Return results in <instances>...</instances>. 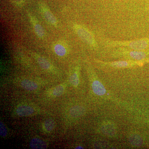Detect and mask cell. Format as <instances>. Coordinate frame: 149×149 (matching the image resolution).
<instances>
[{
  "label": "cell",
  "mask_w": 149,
  "mask_h": 149,
  "mask_svg": "<svg viewBox=\"0 0 149 149\" xmlns=\"http://www.w3.org/2000/svg\"><path fill=\"white\" fill-rule=\"evenodd\" d=\"M13 84L26 91L36 93L42 88L52 84V81L39 77L19 76L12 80Z\"/></svg>",
  "instance_id": "1"
},
{
  "label": "cell",
  "mask_w": 149,
  "mask_h": 149,
  "mask_svg": "<svg viewBox=\"0 0 149 149\" xmlns=\"http://www.w3.org/2000/svg\"><path fill=\"white\" fill-rule=\"evenodd\" d=\"M101 43L106 48H125L137 50H144L149 49V38L124 41L101 38Z\"/></svg>",
  "instance_id": "2"
},
{
  "label": "cell",
  "mask_w": 149,
  "mask_h": 149,
  "mask_svg": "<svg viewBox=\"0 0 149 149\" xmlns=\"http://www.w3.org/2000/svg\"><path fill=\"white\" fill-rule=\"evenodd\" d=\"M12 114L17 117H32L40 115H52L49 111L28 102H22L16 105L14 108Z\"/></svg>",
  "instance_id": "3"
},
{
  "label": "cell",
  "mask_w": 149,
  "mask_h": 149,
  "mask_svg": "<svg viewBox=\"0 0 149 149\" xmlns=\"http://www.w3.org/2000/svg\"><path fill=\"white\" fill-rule=\"evenodd\" d=\"M109 54L113 57H124L133 60L143 61L149 56V49L137 50L125 48L110 49Z\"/></svg>",
  "instance_id": "4"
},
{
  "label": "cell",
  "mask_w": 149,
  "mask_h": 149,
  "mask_svg": "<svg viewBox=\"0 0 149 149\" xmlns=\"http://www.w3.org/2000/svg\"><path fill=\"white\" fill-rule=\"evenodd\" d=\"M30 55L44 71L56 78H62V74L61 71L49 59L35 52H31Z\"/></svg>",
  "instance_id": "5"
},
{
  "label": "cell",
  "mask_w": 149,
  "mask_h": 149,
  "mask_svg": "<svg viewBox=\"0 0 149 149\" xmlns=\"http://www.w3.org/2000/svg\"><path fill=\"white\" fill-rule=\"evenodd\" d=\"M73 29L80 40L92 49L97 50L99 46L95 35L88 27L78 23L73 24Z\"/></svg>",
  "instance_id": "6"
},
{
  "label": "cell",
  "mask_w": 149,
  "mask_h": 149,
  "mask_svg": "<svg viewBox=\"0 0 149 149\" xmlns=\"http://www.w3.org/2000/svg\"><path fill=\"white\" fill-rule=\"evenodd\" d=\"M69 83L67 80L60 84L52 86L45 91V95L48 99H54L63 95Z\"/></svg>",
  "instance_id": "7"
},
{
  "label": "cell",
  "mask_w": 149,
  "mask_h": 149,
  "mask_svg": "<svg viewBox=\"0 0 149 149\" xmlns=\"http://www.w3.org/2000/svg\"><path fill=\"white\" fill-rule=\"evenodd\" d=\"M87 71L91 79L93 92L97 95H103L106 92L105 88L99 80L96 79V74L94 70L91 66H87Z\"/></svg>",
  "instance_id": "8"
},
{
  "label": "cell",
  "mask_w": 149,
  "mask_h": 149,
  "mask_svg": "<svg viewBox=\"0 0 149 149\" xmlns=\"http://www.w3.org/2000/svg\"><path fill=\"white\" fill-rule=\"evenodd\" d=\"M80 68L79 63H75L71 65L69 69L68 80L74 88H77L80 84Z\"/></svg>",
  "instance_id": "9"
},
{
  "label": "cell",
  "mask_w": 149,
  "mask_h": 149,
  "mask_svg": "<svg viewBox=\"0 0 149 149\" xmlns=\"http://www.w3.org/2000/svg\"><path fill=\"white\" fill-rule=\"evenodd\" d=\"M39 7L40 13L46 21L52 26L57 27L58 25L57 19L48 6L42 3L39 4Z\"/></svg>",
  "instance_id": "10"
},
{
  "label": "cell",
  "mask_w": 149,
  "mask_h": 149,
  "mask_svg": "<svg viewBox=\"0 0 149 149\" xmlns=\"http://www.w3.org/2000/svg\"><path fill=\"white\" fill-rule=\"evenodd\" d=\"M27 16L32 24L33 29L37 37L41 39H44L46 37V32L43 26L38 20L36 17L31 13L27 12Z\"/></svg>",
  "instance_id": "11"
},
{
  "label": "cell",
  "mask_w": 149,
  "mask_h": 149,
  "mask_svg": "<svg viewBox=\"0 0 149 149\" xmlns=\"http://www.w3.org/2000/svg\"><path fill=\"white\" fill-rule=\"evenodd\" d=\"M53 49L56 55L61 58L65 57L69 54L68 45L63 41H58L55 43Z\"/></svg>",
  "instance_id": "12"
},
{
  "label": "cell",
  "mask_w": 149,
  "mask_h": 149,
  "mask_svg": "<svg viewBox=\"0 0 149 149\" xmlns=\"http://www.w3.org/2000/svg\"><path fill=\"white\" fill-rule=\"evenodd\" d=\"M85 109L84 107L81 106H74L71 107L67 113L66 118L68 119L77 118L83 116L85 114Z\"/></svg>",
  "instance_id": "13"
},
{
  "label": "cell",
  "mask_w": 149,
  "mask_h": 149,
  "mask_svg": "<svg viewBox=\"0 0 149 149\" xmlns=\"http://www.w3.org/2000/svg\"><path fill=\"white\" fill-rule=\"evenodd\" d=\"M56 123L54 119L52 118H49L42 122L41 125L42 132L45 134L52 133L56 128Z\"/></svg>",
  "instance_id": "14"
},
{
  "label": "cell",
  "mask_w": 149,
  "mask_h": 149,
  "mask_svg": "<svg viewBox=\"0 0 149 149\" xmlns=\"http://www.w3.org/2000/svg\"><path fill=\"white\" fill-rule=\"evenodd\" d=\"M102 64L109 66L113 68H128V67L132 66L134 65H136V62L127 61H118L112 62L105 63L101 62Z\"/></svg>",
  "instance_id": "15"
},
{
  "label": "cell",
  "mask_w": 149,
  "mask_h": 149,
  "mask_svg": "<svg viewBox=\"0 0 149 149\" xmlns=\"http://www.w3.org/2000/svg\"><path fill=\"white\" fill-rule=\"evenodd\" d=\"M29 147L32 149H44L48 148V145L45 140L39 138H35L30 141Z\"/></svg>",
  "instance_id": "16"
},
{
  "label": "cell",
  "mask_w": 149,
  "mask_h": 149,
  "mask_svg": "<svg viewBox=\"0 0 149 149\" xmlns=\"http://www.w3.org/2000/svg\"><path fill=\"white\" fill-rule=\"evenodd\" d=\"M129 141L131 145L134 146H140L143 143L142 138L138 134H133L131 135L129 138Z\"/></svg>",
  "instance_id": "17"
},
{
  "label": "cell",
  "mask_w": 149,
  "mask_h": 149,
  "mask_svg": "<svg viewBox=\"0 0 149 149\" xmlns=\"http://www.w3.org/2000/svg\"><path fill=\"white\" fill-rule=\"evenodd\" d=\"M104 133L108 135H111L115 133V128L111 124H105L103 127Z\"/></svg>",
  "instance_id": "18"
},
{
  "label": "cell",
  "mask_w": 149,
  "mask_h": 149,
  "mask_svg": "<svg viewBox=\"0 0 149 149\" xmlns=\"http://www.w3.org/2000/svg\"><path fill=\"white\" fill-rule=\"evenodd\" d=\"M0 135L3 138H5L8 135V130L4 123L1 121L0 122Z\"/></svg>",
  "instance_id": "19"
},
{
  "label": "cell",
  "mask_w": 149,
  "mask_h": 149,
  "mask_svg": "<svg viewBox=\"0 0 149 149\" xmlns=\"http://www.w3.org/2000/svg\"><path fill=\"white\" fill-rule=\"evenodd\" d=\"M12 2L15 6L18 7H21L24 5L25 0H11Z\"/></svg>",
  "instance_id": "20"
},
{
  "label": "cell",
  "mask_w": 149,
  "mask_h": 149,
  "mask_svg": "<svg viewBox=\"0 0 149 149\" xmlns=\"http://www.w3.org/2000/svg\"><path fill=\"white\" fill-rule=\"evenodd\" d=\"M75 149H84V148L81 146H78L76 147Z\"/></svg>",
  "instance_id": "21"
},
{
  "label": "cell",
  "mask_w": 149,
  "mask_h": 149,
  "mask_svg": "<svg viewBox=\"0 0 149 149\" xmlns=\"http://www.w3.org/2000/svg\"><path fill=\"white\" fill-rule=\"evenodd\" d=\"M116 1H119V0H116Z\"/></svg>",
  "instance_id": "22"
}]
</instances>
